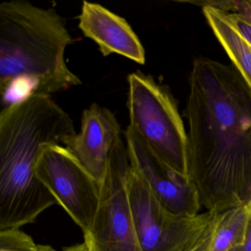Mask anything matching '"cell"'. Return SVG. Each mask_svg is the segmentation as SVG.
<instances>
[{
  "label": "cell",
  "mask_w": 251,
  "mask_h": 251,
  "mask_svg": "<svg viewBox=\"0 0 251 251\" xmlns=\"http://www.w3.org/2000/svg\"><path fill=\"white\" fill-rule=\"evenodd\" d=\"M228 15L236 30L251 45V11L242 14L228 13Z\"/></svg>",
  "instance_id": "13"
},
{
  "label": "cell",
  "mask_w": 251,
  "mask_h": 251,
  "mask_svg": "<svg viewBox=\"0 0 251 251\" xmlns=\"http://www.w3.org/2000/svg\"><path fill=\"white\" fill-rule=\"evenodd\" d=\"M127 108L130 125L152 152L186 177L187 132L170 91L151 75H129Z\"/></svg>",
  "instance_id": "3"
},
{
  "label": "cell",
  "mask_w": 251,
  "mask_h": 251,
  "mask_svg": "<svg viewBox=\"0 0 251 251\" xmlns=\"http://www.w3.org/2000/svg\"><path fill=\"white\" fill-rule=\"evenodd\" d=\"M229 251H251V217L248 223L246 235L243 242Z\"/></svg>",
  "instance_id": "15"
},
{
  "label": "cell",
  "mask_w": 251,
  "mask_h": 251,
  "mask_svg": "<svg viewBox=\"0 0 251 251\" xmlns=\"http://www.w3.org/2000/svg\"><path fill=\"white\" fill-rule=\"evenodd\" d=\"M73 42L55 11L20 0L0 5V92L3 108L33 95L50 96L82 82L67 67Z\"/></svg>",
  "instance_id": "2"
},
{
  "label": "cell",
  "mask_w": 251,
  "mask_h": 251,
  "mask_svg": "<svg viewBox=\"0 0 251 251\" xmlns=\"http://www.w3.org/2000/svg\"><path fill=\"white\" fill-rule=\"evenodd\" d=\"M0 251H56L50 245H39L20 228L0 230Z\"/></svg>",
  "instance_id": "12"
},
{
  "label": "cell",
  "mask_w": 251,
  "mask_h": 251,
  "mask_svg": "<svg viewBox=\"0 0 251 251\" xmlns=\"http://www.w3.org/2000/svg\"><path fill=\"white\" fill-rule=\"evenodd\" d=\"M130 165L140 175L159 202L177 215L195 217L201 214V203L195 186L160 160L139 133L129 126L124 132Z\"/></svg>",
  "instance_id": "7"
},
{
  "label": "cell",
  "mask_w": 251,
  "mask_h": 251,
  "mask_svg": "<svg viewBox=\"0 0 251 251\" xmlns=\"http://www.w3.org/2000/svg\"><path fill=\"white\" fill-rule=\"evenodd\" d=\"M130 166L126 142L111 152L100 183L99 206L84 234L94 251H142L138 241L127 188Z\"/></svg>",
  "instance_id": "5"
},
{
  "label": "cell",
  "mask_w": 251,
  "mask_h": 251,
  "mask_svg": "<svg viewBox=\"0 0 251 251\" xmlns=\"http://www.w3.org/2000/svg\"><path fill=\"white\" fill-rule=\"evenodd\" d=\"M202 7L213 33L251 92V45L236 30L228 13L208 5Z\"/></svg>",
  "instance_id": "10"
},
{
  "label": "cell",
  "mask_w": 251,
  "mask_h": 251,
  "mask_svg": "<svg viewBox=\"0 0 251 251\" xmlns=\"http://www.w3.org/2000/svg\"><path fill=\"white\" fill-rule=\"evenodd\" d=\"M251 217V202L216 214L208 251H229L243 242Z\"/></svg>",
  "instance_id": "11"
},
{
  "label": "cell",
  "mask_w": 251,
  "mask_h": 251,
  "mask_svg": "<svg viewBox=\"0 0 251 251\" xmlns=\"http://www.w3.org/2000/svg\"><path fill=\"white\" fill-rule=\"evenodd\" d=\"M36 175L83 234L90 230L99 206L100 183L65 147L46 145Z\"/></svg>",
  "instance_id": "6"
},
{
  "label": "cell",
  "mask_w": 251,
  "mask_h": 251,
  "mask_svg": "<svg viewBox=\"0 0 251 251\" xmlns=\"http://www.w3.org/2000/svg\"><path fill=\"white\" fill-rule=\"evenodd\" d=\"M127 188L142 251H182L202 234L217 214L208 211L195 217L173 214L159 202L130 163Z\"/></svg>",
  "instance_id": "4"
},
{
  "label": "cell",
  "mask_w": 251,
  "mask_h": 251,
  "mask_svg": "<svg viewBox=\"0 0 251 251\" xmlns=\"http://www.w3.org/2000/svg\"><path fill=\"white\" fill-rule=\"evenodd\" d=\"M79 28L99 47L103 56L118 54L145 64V50L131 26L123 17L99 4L84 1L78 17Z\"/></svg>",
  "instance_id": "9"
},
{
  "label": "cell",
  "mask_w": 251,
  "mask_h": 251,
  "mask_svg": "<svg viewBox=\"0 0 251 251\" xmlns=\"http://www.w3.org/2000/svg\"><path fill=\"white\" fill-rule=\"evenodd\" d=\"M183 115L186 177L201 208L220 214L251 202V92L233 65L197 58Z\"/></svg>",
  "instance_id": "1"
},
{
  "label": "cell",
  "mask_w": 251,
  "mask_h": 251,
  "mask_svg": "<svg viewBox=\"0 0 251 251\" xmlns=\"http://www.w3.org/2000/svg\"><path fill=\"white\" fill-rule=\"evenodd\" d=\"M62 251H94V250L89 241L84 239V242L83 243L63 248Z\"/></svg>",
  "instance_id": "16"
},
{
  "label": "cell",
  "mask_w": 251,
  "mask_h": 251,
  "mask_svg": "<svg viewBox=\"0 0 251 251\" xmlns=\"http://www.w3.org/2000/svg\"><path fill=\"white\" fill-rule=\"evenodd\" d=\"M122 136L115 115L108 108L93 103L83 111L80 132L68 138L63 146L101 183L111 152L123 141Z\"/></svg>",
  "instance_id": "8"
},
{
  "label": "cell",
  "mask_w": 251,
  "mask_h": 251,
  "mask_svg": "<svg viewBox=\"0 0 251 251\" xmlns=\"http://www.w3.org/2000/svg\"><path fill=\"white\" fill-rule=\"evenodd\" d=\"M216 217V216H215ZM214 219L211 224L208 226L202 234L195 242L191 243L189 246L186 247L182 251H209L210 244L212 238L213 230L214 227Z\"/></svg>",
  "instance_id": "14"
}]
</instances>
